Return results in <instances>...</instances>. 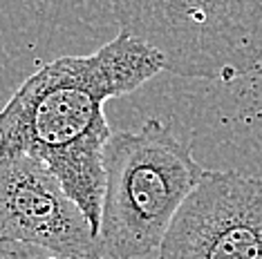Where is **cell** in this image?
<instances>
[{"label":"cell","instance_id":"cell-1","mask_svg":"<svg viewBox=\"0 0 262 259\" xmlns=\"http://www.w3.org/2000/svg\"><path fill=\"white\" fill-rule=\"evenodd\" d=\"M164 72L157 51L119 32L88 56H58L20 83L0 110V150L50 166L99 235L103 152L112 137L105 103Z\"/></svg>","mask_w":262,"mask_h":259},{"label":"cell","instance_id":"cell-2","mask_svg":"<svg viewBox=\"0 0 262 259\" xmlns=\"http://www.w3.org/2000/svg\"><path fill=\"white\" fill-rule=\"evenodd\" d=\"M105 190L99 241L103 257L141 259L159 250L204 168L159 119L112 132L103 152Z\"/></svg>","mask_w":262,"mask_h":259},{"label":"cell","instance_id":"cell-3","mask_svg":"<svg viewBox=\"0 0 262 259\" xmlns=\"http://www.w3.org/2000/svg\"><path fill=\"white\" fill-rule=\"evenodd\" d=\"M112 16L182 79L231 83L262 63V0H112Z\"/></svg>","mask_w":262,"mask_h":259},{"label":"cell","instance_id":"cell-4","mask_svg":"<svg viewBox=\"0 0 262 259\" xmlns=\"http://www.w3.org/2000/svg\"><path fill=\"white\" fill-rule=\"evenodd\" d=\"M159 259H262V179L204 170L172 219Z\"/></svg>","mask_w":262,"mask_h":259},{"label":"cell","instance_id":"cell-5","mask_svg":"<svg viewBox=\"0 0 262 259\" xmlns=\"http://www.w3.org/2000/svg\"><path fill=\"white\" fill-rule=\"evenodd\" d=\"M0 241L43 246L76 259H103L99 235L50 166L0 150Z\"/></svg>","mask_w":262,"mask_h":259},{"label":"cell","instance_id":"cell-6","mask_svg":"<svg viewBox=\"0 0 262 259\" xmlns=\"http://www.w3.org/2000/svg\"><path fill=\"white\" fill-rule=\"evenodd\" d=\"M0 259H76L61 255L43 246L34 244H16V241H0Z\"/></svg>","mask_w":262,"mask_h":259}]
</instances>
